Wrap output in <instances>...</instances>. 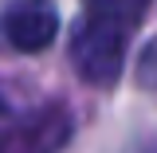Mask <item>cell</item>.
<instances>
[{
	"mask_svg": "<svg viewBox=\"0 0 157 153\" xmlns=\"http://www.w3.org/2000/svg\"><path fill=\"white\" fill-rule=\"evenodd\" d=\"M67 137H71V114L63 106H43L0 134V153H55Z\"/></svg>",
	"mask_w": 157,
	"mask_h": 153,
	"instance_id": "cell-2",
	"label": "cell"
},
{
	"mask_svg": "<svg viewBox=\"0 0 157 153\" xmlns=\"http://www.w3.org/2000/svg\"><path fill=\"white\" fill-rule=\"evenodd\" d=\"M134 78H137V86H145V90H157V36L141 47V59H137V71H134Z\"/></svg>",
	"mask_w": 157,
	"mask_h": 153,
	"instance_id": "cell-4",
	"label": "cell"
},
{
	"mask_svg": "<svg viewBox=\"0 0 157 153\" xmlns=\"http://www.w3.org/2000/svg\"><path fill=\"white\" fill-rule=\"evenodd\" d=\"M141 20V4H90L71 36V63L86 82L110 86L126 59L130 28Z\"/></svg>",
	"mask_w": 157,
	"mask_h": 153,
	"instance_id": "cell-1",
	"label": "cell"
},
{
	"mask_svg": "<svg viewBox=\"0 0 157 153\" xmlns=\"http://www.w3.org/2000/svg\"><path fill=\"white\" fill-rule=\"evenodd\" d=\"M0 24H4V36H8L12 47H20V51H43L55 39L59 16L47 4H12V8H4Z\"/></svg>",
	"mask_w": 157,
	"mask_h": 153,
	"instance_id": "cell-3",
	"label": "cell"
},
{
	"mask_svg": "<svg viewBox=\"0 0 157 153\" xmlns=\"http://www.w3.org/2000/svg\"><path fill=\"white\" fill-rule=\"evenodd\" d=\"M0 114H4V102H0Z\"/></svg>",
	"mask_w": 157,
	"mask_h": 153,
	"instance_id": "cell-5",
	"label": "cell"
}]
</instances>
